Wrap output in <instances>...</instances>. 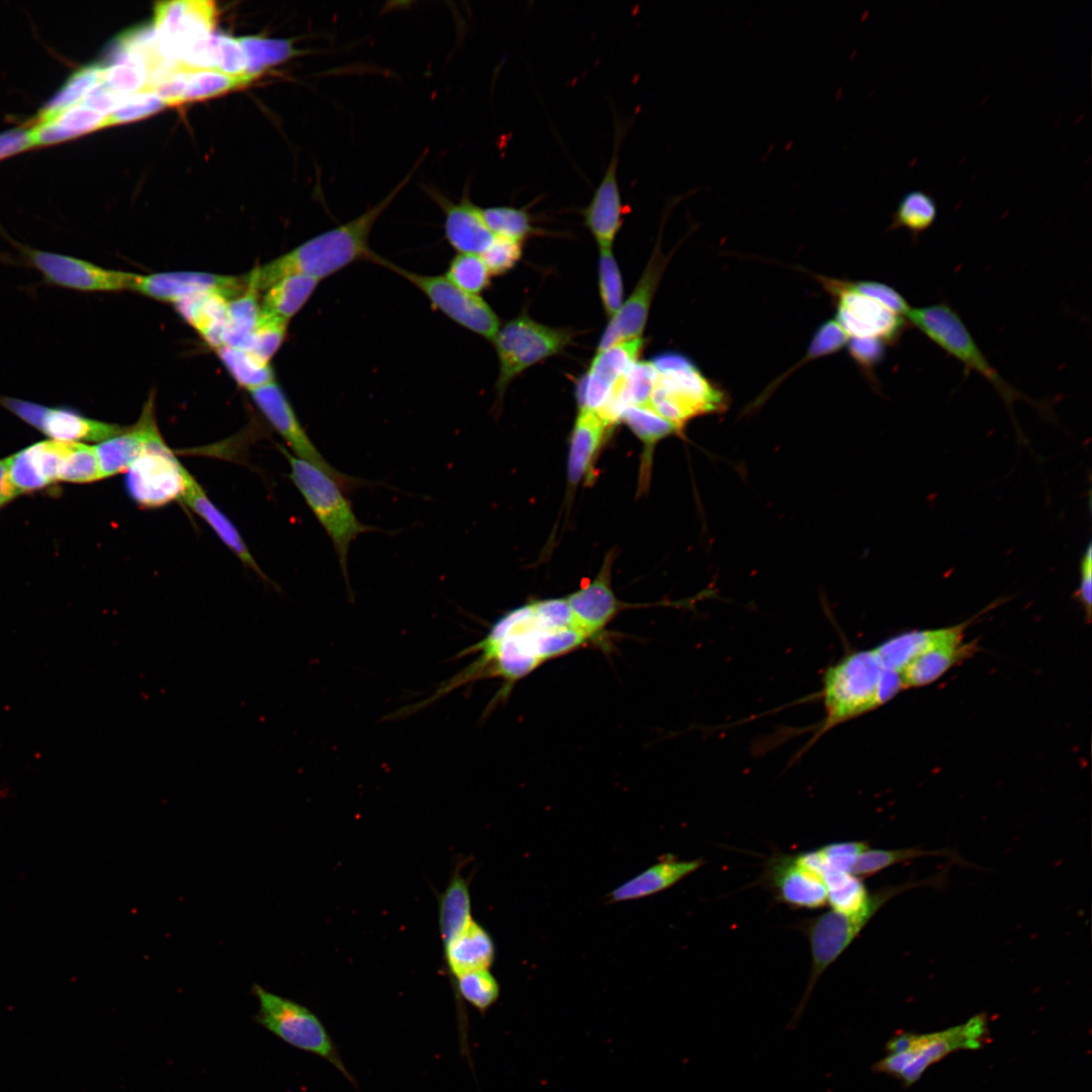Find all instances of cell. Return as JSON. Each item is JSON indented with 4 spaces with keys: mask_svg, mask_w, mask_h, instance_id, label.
I'll return each mask as SVG.
<instances>
[{
    "mask_svg": "<svg viewBox=\"0 0 1092 1092\" xmlns=\"http://www.w3.org/2000/svg\"><path fill=\"white\" fill-rule=\"evenodd\" d=\"M589 639L576 627H561L550 621L536 602L516 608L500 617L485 637L458 656L477 653L462 670L440 684L428 698L403 710L413 714L451 692L478 679L499 677L511 686L534 671L543 662L564 655Z\"/></svg>",
    "mask_w": 1092,
    "mask_h": 1092,
    "instance_id": "6da1fadb",
    "label": "cell"
},
{
    "mask_svg": "<svg viewBox=\"0 0 1092 1092\" xmlns=\"http://www.w3.org/2000/svg\"><path fill=\"white\" fill-rule=\"evenodd\" d=\"M422 162V161H421ZM380 201L357 217L316 235L281 256L251 270L244 276L261 292L278 280L305 275L318 281L360 261H373L369 236L381 214L412 179L417 166Z\"/></svg>",
    "mask_w": 1092,
    "mask_h": 1092,
    "instance_id": "7a4b0ae2",
    "label": "cell"
},
{
    "mask_svg": "<svg viewBox=\"0 0 1092 1092\" xmlns=\"http://www.w3.org/2000/svg\"><path fill=\"white\" fill-rule=\"evenodd\" d=\"M656 379L648 406L679 431L691 420L727 411L729 395L687 356L664 352L651 359Z\"/></svg>",
    "mask_w": 1092,
    "mask_h": 1092,
    "instance_id": "3957f363",
    "label": "cell"
},
{
    "mask_svg": "<svg viewBox=\"0 0 1092 1092\" xmlns=\"http://www.w3.org/2000/svg\"><path fill=\"white\" fill-rule=\"evenodd\" d=\"M988 1035L985 1014H978L963 1024L940 1031L898 1033L887 1041V1056L875 1063L872 1070L895 1077L905 1086H910L932 1064L953 1052L981 1048Z\"/></svg>",
    "mask_w": 1092,
    "mask_h": 1092,
    "instance_id": "277c9868",
    "label": "cell"
},
{
    "mask_svg": "<svg viewBox=\"0 0 1092 1092\" xmlns=\"http://www.w3.org/2000/svg\"><path fill=\"white\" fill-rule=\"evenodd\" d=\"M278 448L290 466V479L330 537L344 579L349 585L350 545L359 535L374 529L360 522L346 496V491L331 475L295 457L285 447Z\"/></svg>",
    "mask_w": 1092,
    "mask_h": 1092,
    "instance_id": "5b68a950",
    "label": "cell"
},
{
    "mask_svg": "<svg viewBox=\"0 0 1092 1092\" xmlns=\"http://www.w3.org/2000/svg\"><path fill=\"white\" fill-rule=\"evenodd\" d=\"M883 672L874 649L850 652L824 672L821 697L825 718L814 740L828 730L882 705Z\"/></svg>",
    "mask_w": 1092,
    "mask_h": 1092,
    "instance_id": "8992f818",
    "label": "cell"
},
{
    "mask_svg": "<svg viewBox=\"0 0 1092 1092\" xmlns=\"http://www.w3.org/2000/svg\"><path fill=\"white\" fill-rule=\"evenodd\" d=\"M906 320L948 355L963 363L966 368L979 373L989 381L1011 412L1016 430V420L1012 410L1016 399L1030 402L1046 416L1045 404L1027 397L1000 375L976 344L959 313L948 303L940 302L919 308L911 307Z\"/></svg>",
    "mask_w": 1092,
    "mask_h": 1092,
    "instance_id": "52a82bcc",
    "label": "cell"
},
{
    "mask_svg": "<svg viewBox=\"0 0 1092 1092\" xmlns=\"http://www.w3.org/2000/svg\"><path fill=\"white\" fill-rule=\"evenodd\" d=\"M252 993L258 1002L253 1016L257 1024L287 1044L323 1058L355 1083L328 1029L310 1009L259 984H253Z\"/></svg>",
    "mask_w": 1092,
    "mask_h": 1092,
    "instance_id": "ba28073f",
    "label": "cell"
},
{
    "mask_svg": "<svg viewBox=\"0 0 1092 1092\" xmlns=\"http://www.w3.org/2000/svg\"><path fill=\"white\" fill-rule=\"evenodd\" d=\"M572 339V331L540 324L526 313L506 323L492 340L499 363L495 383L498 397L523 371L560 354Z\"/></svg>",
    "mask_w": 1092,
    "mask_h": 1092,
    "instance_id": "9c48e42d",
    "label": "cell"
},
{
    "mask_svg": "<svg viewBox=\"0 0 1092 1092\" xmlns=\"http://www.w3.org/2000/svg\"><path fill=\"white\" fill-rule=\"evenodd\" d=\"M815 278L832 298L836 308L834 320L848 339H879L886 345L900 339L908 325L906 317L857 289L853 281L821 275Z\"/></svg>",
    "mask_w": 1092,
    "mask_h": 1092,
    "instance_id": "30bf717a",
    "label": "cell"
},
{
    "mask_svg": "<svg viewBox=\"0 0 1092 1092\" xmlns=\"http://www.w3.org/2000/svg\"><path fill=\"white\" fill-rule=\"evenodd\" d=\"M373 263L387 268L420 289L432 305L464 329L492 341L499 329V320L490 305L479 295L468 293L446 276L420 274L404 269L382 257Z\"/></svg>",
    "mask_w": 1092,
    "mask_h": 1092,
    "instance_id": "8fae6325",
    "label": "cell"
},
{
    "mask_svg": "<svg viewBox=\"0 0 1092 1092\" xmlns=\"http://www.w3.org/2000/svg\"><path fill=\"white\" fill-rule=\"evenodd\" d=\"M20 258L49 285L80 292L133 290L135 273L108 269L73 256L16 244Z\"/></svg>",
    "mask_w": 1092,
    "mask_h": 1092,
    "instance_id": "7c38bea8",
    "label": "cell"
},
{
    "mask_svg": "<svg viewBox=\"0 0 1092 1092\" xmlns=\"http://www.w3.org/2000/svg\"><path fill=\"white\" fill-rule=\"evenodd\" d=\"M878 910L872 908L851 914L831 909L806 922L804 930L811 951L810 974L803 996L786 1026L787 1030L797 1026L821 975L857 937Z\"/></svg>",
    "mask_w": 1092,
    "mask_h": 1092,
    "instance_id": "4fadbf2b",
    "label": "cell"
},
{
    "mask_svg": "<svg viewBox=\"0 0 1092 1092\" xmlns=\"http://www.w3.org/2000/svg\"><path fill=\"white\" fill-rule=\"evenodd\" d=\"M187 472L161 438L125 471V487L139 506L159 508L181 499Z\"/></svg>",
    "mask_w": 1092,
    "mask_h": 1092,
    "instance_id": "5bb4252c",
    "label": "cell"
},
{
    "mask_svg": "<svg viewBox=\"0 0 1092 1092\" xmlns=\"http://www.w3.org/2000/svg\"><path fill=\"white\" fill-rule=\"evenodd\" d=\"M212 1L175 0L158 2L154 8L153 27L159 55L178 62L192 43L209 35L216 21Z\"/></svg>",
    "mask_w": 1092,
    "mask_h": 1092,
    "instance_id": "9a60e30c",
    "label": "cell"
},
{
    "mask_svg": "<svg viewBox=\"0 0 1092 1092\" xmlns=\"http://www.w3.org/2000/svg\"><path fill=\"white\" fill-rule=\"evenodd\" d=\"M262 415L290 447L292 455L331 475L348 492L364 483L333 467L311 442L280 386L274 381L250 391Z\"/></svg>",
    "mask_w": 1092,
    "mask_h": 1092,
    "instance_id": "2e32d148",
    "label": "cell"
},
{
    "mask_svg": "<svg viewBox=\"0 0 1092 1092\" xmlns=\"http://www.w3.org/2000/svg\"><path fill=\"white\" fill-rule=\"evenodd\" d=\"M0 405L56 441L100 443L127 428L87 418L68 407H50L11 396L0 395Z\"/></svg>",
    "mask_w": 1092,
    "mask_h": 1092,
    "instance_id": "e0dca14e",
    "label": "cell"
},
{
    "mask_svg": "<svg viewBox=\"0 0 1092 1092\" xmlns=\"http://www.w3.org/2000/svg\"><path fill=\"white\" fill-rule=\"evenodd\" d=\"M644 346L645 340L641 337L598 350L577 384L578 407L599 411L617 381L639 361Z\"/></svg>",
    "mask_w": 1092,
    "mask_h": 1092,
    "instance_id": "ac0fdd59",
    "label": "cell"
},
{
    "mask_svg": "<svg viewBox=\"0 0 1092 1092\" xmlns=\"http://www.w3.org/2000/svg\"><path fill=\"white\" fill-rule=\"evenodd\" d=\"M667 259L654 251L631 295L606 327L598 346L604 350L615 344L641 338Z\"/></svg>",
    "mask_w": 1092,
    "mask_h": 1092,
    "instance_id": "d6986e66",
    "label": "cell"
},
{
    "mask_svg": "<svg viewBox=\"0 0 1092 1092\" xmlns=\"http://www.w3.org/2000/svg\"><path fill=\"white\" fill-rule=\"evenodd\" d=\"M246 288L244 276L236 277L200 271H170L136 275L133 291L168 302H177L193 294L216 291L230 300Z\"/></svg>",
    "mask_w": 1092,
    "mask_h": 1092,
    "instance_id": "ffe728a7",
    "label": "cell"
},
{
    "mask_svg": "<svg viewBox=\"0 0 1092 1092\" xmlns=\"http://www.w3.org/2000/svg\"><path fill=\"white\" fill-rule=\"evenodd\" d=\"M761 880L779 901L789 906L815 909L827 904V889L822 877L801 862L797 855L774 857Z\"/></svg>",
    "mask_w": 1092,
    "mask_h": 1092,
    "instance_id": "44dd1931",
    "label": "cell"
},
{
    "mask_svg": "<svg viewBox=\"0 0 1092 1092\" xmlns=\"http://www.w3.org/2000/svg\"><path fill=\"white\" fill-rule=\"evenodd\" d=\"M621 140L622 134L618 130L606 171L588 204L581 211L583 223L600 249L613 247V243L623 224L625 210L618 180Z\"/></svg>",
    "mask_w": 1092,
    "mask_h": 1092,
    "instance_id": "7402d4cb",
    "label": "cell"
},
{
    "mask_svg": "<svg viewBox=\"0 0 1092 1092\" xmlns=\"http://www.w3.org/2000/svg\"><path fill=\"white\" fill-rule=\"evenodd\" d=\"M163 438L156 421L154 396L144 405L139 421L122 433L98 443L95 447L102 477L125 472L128 467L156 441Z\"/></svg>",
    "mask_w": 1092,
    "mask_h": 1092,
    "instance_id": "603a6c76",
    "label": "cell"
},
{
    "mask_svg": "<svg viewBox=\"0 0 1092 1092\" xmlns=\"http://www.w3.org/2000/svg\"><path fill=\"white\" fill-rule=\"evenodd\" d=\"M426 193L444 213V234L450 246L458 253L480 255L494 238L481 216L480 207L467 194L454 202L431 186L426 187Z\"/></svg>",
    "mask_w": 1092,
    "mask_h": 1092,
    "instance_id": "cb8c5ba5",
    "label": "cell"
},
{
    "mask_svg": "<svg viewBox=\"0 0 1092 1092\" xmlns=\"http://www.w3.org/2000/svg\"><path fill=\"white\" fill-rule=\"evenodd\" d=\"M565 601L574 625L589 640L598 639L622 608L611 586L609 565L604 566L595 579L570 594Z\"/></svg>",
    "mask_w": 1092,
    "mask_h": 1092,
    "instance_id": "d4e9b609",
    "label": "cell"
},
{
    "mask_svg": "<svg viewBox=\"0 0 1092 1092\" xmlns=\"http://www.w3.org/2000/svg\"><path fill=\"white\" fill-rule=\"evenodd\" d=\"M973 619L949 627L947 634L910 660L901 670L903 688L933 682L972 650L963 644L964 633Z\"/></svg>",
    "mask_w": 1092,
    "mask_h": 1092,
    "instance_id": "484cf974",
    "label": "cell"
},
{
    "mask_svg": "<svg viewBox=\"0 0 1092 1092\" xmlns=\"http://www.w3.org/2000/svg\"><path fill=\"white\" fill-rule=\"evenodd\" d=\"M704 863L703 858L677 859L664 856L632 879L621 884L609 894L612 903L633 901L657 894L677 884Z\"/></svg>",
    "mask_w": 1092,
    "mask_h": 1092,
    "instance_id": "4316f807",
    "label": "cell"
},
{
    "mask_svg": "<svg viewBox=\"0 0 1092 1092\" xmlns=\"http://www.w3.org/2000/svg\"><path fill=\"white\" fill-rule=\"evenodd\" d=\"M443 949L447 971L453 980L467 972L489 969L495 959L491 935L474 919L443 943Z\"/></svg>",
    "mask_w": 1092,
    "mask_h": 1092,
    "instance_id": "83f0119b",
    "label": "cell"
},
{
    "mask_svg": "<svg viewBox=\"0 0 1092 1092\" xmlns=\"http://www.w3.org/2000/svg\"><path fill=\"white\" fill-rule=\"evenodd\" d=\"M656 379L651 360L637 361L615 384L605 404L597 411L610 426L619 423L631 406H648Z\"/></svg>",
    "mask_w": 1092,
    "mask_h": 1092,
    "instance_id": "f1b7e54d",
    "label": "cell"
},
{
    "mask_svg": "<svg viewBox=\"0 0 1092 1092\" xmlns=\"http://www.w3.org/2000/svg\"><path fill=\"white\" fill-rule=\"evenodd\" d=\"M181 499L188 508L206 522L220 540L246 566L253 569L262 578L267 579L251 555L235 525L207 497L203 488L189 471L186 474V485Z\"/></svg>",
    "mask_w": 1092,
    "mask_h": 1092,
    "instance_id": "f546056e",
    "label": "cell"
},
{
    "mask_svg": "<svg viewBox=\"0 0 1092 1092\" xmlns=\"http://www.w3.org/2000/svg\"><path fill=\"white\" fill-rule=\"evenodd\" d=\"M230 299L216 291L201 292L175 302L179 314L212 348L223 346Z\"/></svg>",
    "mask_w": 1092,
    "mask_h": 1092,
    "instance_id": "4dcf8cb0",
    "label": "cell"
},
{
    "mask_svg": "<svg viewBox=\"0 0 1092 1092\" xmlns=\"http://www.w3.org/2000/svg\"><path fill=\"white\" fill-rule=\"evenodd\" d=\"M610 428L596 411L578 408L568 451L567 476L570 483H578L589 472Z\"/></svg>",
    "mask_w": 1092,
    "mask_h": 1092,
    "instance_id": "1f68e13d",
    "label": "cell"
},
{
    "mask_svg": "<svg viewBox=\"0 0 1092 1092\" xmlns=\"http://www.w3.org/2000/svg\"><path fill=\"white\" fill-rule=\"evenodd\" d=\"M106 116L80 103L31 128L33 147L49 146L106 127Z\"/></svg>",
    "mask_w": 1092,
    "mask_h": 1092,
    "instance_id": "d6a6232c",
    "label": "cell"
},
{
    "mask_svg": "<svg viewBox=\"0 0 1092 1092\" xmlns=\"http://www.w3.org/2000/svg\"><path fill=\"white\" fill-rule=\"evenodd\" d=\"M318 283L305 275L284 277L264 290L261 309L289 322L304 306Z\"/></svg>",
    "mask_w": 1092,
    "mask_h": 1092,
    "instance_id": "836d02e7",
    "label": "cell"
},
{
    "mask_svg": "<svg viewBox=\"0 0 1092 1092\" xmlns=\"http://www.w3.org/2000/svg\"><path fill=\"white\" fill-rule=\"evenodd\" d=\"M468 881L456 870L445 891L439 897V927L445 943L462 931L472 920Z\"/></svg>",
    "mask_w": 1092,
    "mask_h": 1092,
    "instance_id": "e575fe53",
    "label": "cell"
},
{
    "mask_svg": "<svg viewBox=\"0 0 1092 1092\" xmlns=\"http://www.w3.org/2000/svg\"><path fill=\"white\" fill-rule=\"evenodd\" d=\"M949 627L901 633L873 648L884 668L898 672L919 653L943 638Z\"/></svg>",
    "mask_w": 1092,
    "mask_h": 1092,
    "instance_id": "d590c367",
    "label": "cell"
},
{
    "mask_svg": "<svg viewBox=\"0 0 1092 1092\" xmlns=\"http://www.w3.org/2000/svg\"><path fill=\"white\" fill-rule=\"evenodd\" d=\"M103 69L102 65L92 64L74 72L41 108L35 123L49 121L64 110L80 104L102 82Z\"/></svg>",
    "mask_w": 1092,
    "mask_h": 1092,
    "instance_id": "8d00e7d4",
    "label": "cell"
},
{
    "mask_svg": "<svg viewBox=\"0 0 1092 1092\" xmlns=\"http://www.w3.org/2000/svg\"><path fill=\"white\" fill-rule=\"evenodd\" d=\"M245 279V278H244ZM246 288L229 301L223 346L242 348L249 339L261 312L260 291L245 280Z\"/></svg>",
    "mask_w": 1092,
    "mask_h": 1092,
    "instance_id": "74e56055",
    "label": "cell"
},
{
    "mask_svg": "<svg viewBox=\"0 0 1092 1092\" xmlns=\"http://www.w3.org/2000/svg\"><path fill=\"white\" fill-rule=\"evenodd\" d=\"M216 352L237 383L249 391L274 382L275 375L269 362L261 360L250 351L222 346Z\"/></svg>",
    "mask_w": 1092,
    "mask_h": 1092,
    "instance_id": "f35d334b",
    "label": "cell"
},
{
    "mask_svg": "<svg viewBox=\"0 0 1092 1092\" xmlns=\"http://www.w3.org/2000/svg\"><path fill=\"white\" fill-rule=\"evenodd\" d=\"M937 217V204L934 198L922 190L906 192L900 199L893 214L890 230L905 229L918 236L927 231Z\"/></svg>",
    "mask_w": 1092,
    "mask_h": 1092,
    "instance_id": "ab89813d",
    "label": "cell"
},
{
    "mask_svg": "<svg viewBox=\"0 0 1092 1092\" xmlns=\"http://www.w3.org/2000/svg\"><path fill=\"white\" fill-rule=\"evenodd\" d=\"M247 62V75L254 79L267 68L287 61L298 54L289 39L246 36L239 38Z\"/></svg>",
    "mask_w": 1092,
    "mask_h": 1092,
    "instance_id": "60d3db41",
    "label": "cell"
},
{
    "mask_svg": "<svg viewBox=\"0 0 1092 1092\" xmlns=\"http://www.w3.org/2000/svg\"><path fill=\"white\" fill-rule=\"evenodd\" d=\"M620 422H624L634 435L643 443L645 462L651 461V453L654 445L660 440L678 433L679 430L656 414L649 406H631L622 415Z\"/></svg>",
    "mask_w": 1092,
    "mask_h": 1092,
    "instance_id": "b9f144b4",
    "label": "cell"
},
{
    "mask_svg": "<svg viewBox=\"0 0 1092 1092\" xmlns=\"http://www.w3.org/2000/svg\"><path fill=\"white\" fill-rule=\"evenodd\" d=\"M481 216L494 236L524 242L536 234L529 212L508 205L480 207Z\"/></svg>",
    "mask_w": 1092,
    "mask_h": 1092,
    "instance_id": "7bdbcfd3",
    "label": "cell"
},
{
    "mask_svg": "<svg viewBox=\"0 0 1092 1092\" xmlns=\"http://www.w3.org/2000/svg\"><path fill=\"white\" fill-rule=\"evenodd\" d=\"M459 997L480 1012L487 1011L498 999L500 989L489 969L476 970L453 980Z\"/></svg>",
    "mask_w": 1092,
    "mask_h": 1092,
    "instance_id": "ee69618b",
    "label": "cell"
},
{
    "mask_svg": "<svg viewBox=\"0 0 1092 1092\" xmlns=\"http://www.w3.org/2000/svg\"><path fill=\"white\" fill-rule=\"evenodd\" d=\"M288 323V321L261 309L256 326L242 349L250 351L265 362H269L283 344Z\"/></svg>",
    "mask_w": 1092,
    "mask_h": 1092,
    "instance_id": "f6af8a7d",
    "label": "cell"
},
{
    "mask_svg": "<svg viewBox=\"0 0 1092 1092\" xmlns=\"http://www.w3.org/2000/svg\"><path fill=\"white\" fill-rule=\"evenodd\" d=\"M103 478L94 446L70 442L66 453L60 481L89 483Z\"/></svg>",
    "mask_w": 1092,
    "mask_h": 1092,
    "instance_id": "bcb514c9",
    "label": "cell"
},
{
    "mask_svg": "<svg viewBox=\"0 0 1092 1092\" xmlns=\"http://www.w3.org/2000/svg\"><path fill=\"white\" fill-rule=\"evenodd\" d=\"M445 276L460 289L475 295L490 284V274L477 254L458 253L451 260Z\"/></svg>",
    "mask_w": 1092,
    "mask_h": 1092,
    "instance_id": "7dc6e473",
    "label": "cell"
},
{
    "mask_svg": "<svg viewBox=\"0 0 1092 1092\" xmlns=\"http://www.w3.org/2000/svg\"><path fill=\"white\" fill-rule=\"evenodd\" d=\"M251 81L248 78L234 77L214 70L188 69L184 102L214 97L245 86Z\"/></svg>",
    "mask_w": 1092,
    "mask_h": 1092,
    "instance_id": "c3c4849f",
    "label": "cell"
},
{
    "mask_svg": "<svg viewBox=\"0 0 1092 1092\" xmlns=\"http://www.w3.org/2000/svg\"><path fill=\"white\" fill-rule=\"evenodd\" d=\"M599 290L606 314L611 318L624 301V284L612 248L600 249L598 263Z\"/></svg>",
    "mask_w": 1092,
    "mask_h": 1092,
    "instance_id": "681fc988",
    "label": "cell"
},
{
    "mask_svg": "<svg viewBox=\"0 0 1092 1092\" xmlns=\"http://www.w3.org/2000/svg\"><path fill=\"white\" fill-rule=\"evenodd\" d=\"M848 340L847 335L834 318L824 323L815 333L809 349L802 360L780 376L777 381H774L771 387H776L782 380L791 374L792 371L800 368L806 362L839 351L848 343Z\"/></svg>",
    "mask_w": 1092,
    "mask_h": 1092,
    "instance_id": "f907efd6",
    "label": "cell"
},
{
    "mask_svg": "<svg viewBox=\"0 0 1092 1092\" xmlns=\"http://www.w3.org/2000/svg\"><path fill=\"white\" fill-rule=\"evenodd\" d=\"M930 854H939V852L913 848L895 850L867 848L856 858L851 874L857 878L868 877L903 860Z\"/></svg>",
    "mask_w": 1092,
    "mask_h": 1092,
    "instance_id": "816d5d0a",
    "label": "cell"
},
{
    "mask_svg": "<svg viewBox=\"0 0 1092 1092\" xmlns=\"http://www.w3.org/2000/svg\"><path fill=\"white\" fill-rule=\"evenodd\" d=\"M165 103L154 93L138 92L124 97L119 106L106 116L105 126L140 120L161 110Z\"/></svg>",
    "mask_w": 1092,
    "mask_h": 1092,
    "instance_id": "f5cc1de1",
    "label": "cell"
},
{
    "mask_svg": "<svg viewBox=\"0 0 1092 1092\" xmlns=\"http://www.w3.org/2000/svg\"><path fill=\"white\" fill-rule=\"evenodd\" d=\"M523 254V242L494 236L480 254L490 276L504 275L513 269Z\"/></svg>",
    "mask_w": 1092,
    "mask_h": 1092,
    "instance_id": "db71d44e",
    "label": "cell"
},
{
    "mask_svg": "<svg viewBox=\"0 0 1092 1092\" xmlns=\"http://www.w3.org/2000/svg\"><path fill=\"white\" fill-rule=\"evenodd\" d=\"M848 351L852 359L871 381H876L875 367L881 363L886 343L879 339H849Z\"/></svg>",
    "mask_w": 1092,
    "mask_h": 1092,
    "instance_id": "11a10c76",
    "label": "cell"
},
{
    "mask_svg": "<svg viewBox=\"0 0 1092 1092\" xmlns=\"http://www.w3.org/2000/svg\"><path fill=\"white\" fill-rule=\"evenodd\" d=\"M217 71L230 76L253 80L247 75L246 57L238 38L219 33Z\"/></svg>",
    "mask_w": 1092,
    "mask_h": 1092,
    "instance_id": "9f6ffc18",
    "label": "cell"
},
{
    "mask_svg": "<svg viewBox=\"0 0 1092 1092\" xmlns=\"http://www.w3.org/2000/svg\"><path fill=\"white\" fill-rule=\"evenodd\" d=\"M855 287L874 297L893 312L906 317L911 306L893 287L876 281H853Z\"/></svg>",
    "mask_w": 1092,
    "mask_h": 1092,
    "instance_id": "6f0895ef",
    "label": "cell"
},
{
    "mask_svg": "<svg viewBox=\"0 0 1092 1092\" xmlns=\"http://www.w3.org/2000/svg\"><path fill=\"white\" fill-rule=\"evenodd\" d=\"M1079 573V585L1075 592V597L1082 606L1089 622L1092 606V545L1090 542L1081 557Z\"/></svg>",
    "mask_w": 1092,
    "mask_h": 1092,
    "instance_id": "680465c9",
    "label": "cell"
},
{
    "mask_svg": "<svg viewBox=\"0 0 1092 1092\" xmlns=\"http://www.w3.org/2000/svg\"><path fill=\"white\" fill-rule=\"evenodd\" d=\"M124 97L100 83L85 97L82 104L108 115L119 106Z\"/></svg>",
    "mask_w": 1092,
    "mask_h": 1092,
    "instance_id": "91938a15",
    "label": "cell"
},
{
    "mask_svg": "<svg viewBox=\"0 0 1092 1092\" xmlns=\"http://www.w3.org/2000/svg\"><path fill=\"white\" fill-rule=\"evenodd\" d=\"M33 147L30 128H12L0 133V160Z\"/></svg>",
    "mask_w": 1092,
    "mask_h": 1092,
    "instance_id": "94428289",
    "label": "cell"
},
{
    "mask_svg": "<svg viewBox=\"0 0 1092 1092\" xmlns=\"http://www.w3.org/2000/svg\"><path fill=\"white\" fill-rule=\"evenodd\" d=\"M17 496L8 476V458L0 460V509Z\"/></svg>",
    "mask_w": 1092,
    "mask_h": 1092,
    "instance_id": "6125c7cd",
    "label": "cell"
}]
</instances>
